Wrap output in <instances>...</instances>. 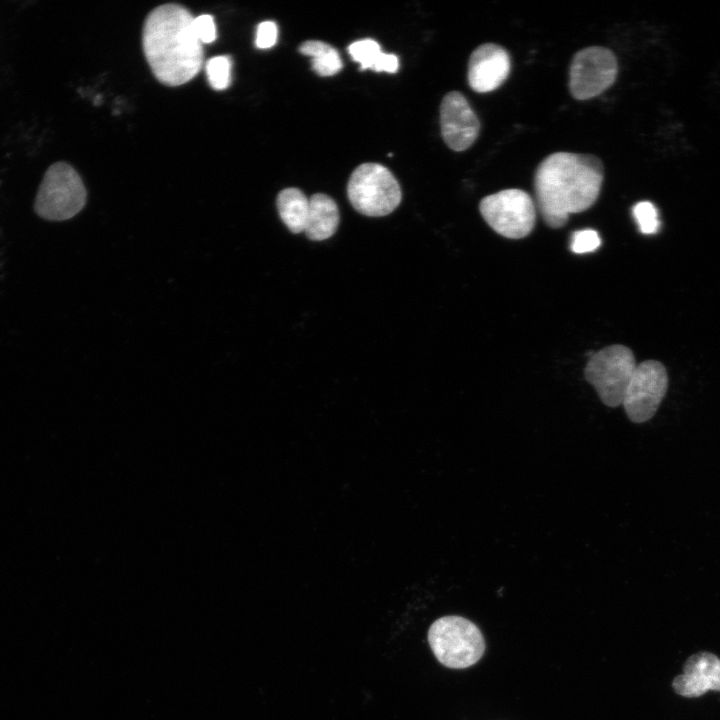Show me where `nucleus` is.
Segmentation results:
<instances>
[{
    "label": "nucleus",
    "instance_id": "obj_1",
    "mask_svg": "<svg viewBox=\"0 0 720 720\" xmlns=\"http://www.w3.org/2000/svg\"><path fill=\"white\" fill-rule=\"evenodd\" d=\"M603 178V163L595 155L555 152L544 158L535 171L534 190L545 223L561 228L570 214L593 206Z\"/></svg>",
    "mask_w": 720,
    "mask_h": 720
},
{
    "label": "nucleus",
    "instance_id": "obj_4",
    "mask_svg": "<svg viewBox=\"0 0 720 720\" xmlns=\"http://www.w3.org/2000/svg\"><path fill=\"white\" fill-rule=\"evenodd\" d=\"M347 195L355 210L371 217L390 214L402 198L397 179L388 168L378 163H364L353 171Z\"/></svg>",
    "mask_w": 720,
    "mask_h": 720
},
{
    "label": "nucleus",
    "instance_id": "obj_18",
    "mask_svg": "<svg viewBox=\"0 0 720 720\" xmlns=\"http://www.w3.org/2000/svg\"><path fill=\"white\" fill-rule=\"evenodd\" d=\"M632 211L641 233L654 234L658 231L660 221L653 203L649 201L638 202L634 205Z\"/></svg>",
    "mask_w": 720,
    "mask_h": 720
},
{
    "label": "nucleus",
    "instance_id": "obj_10",
    "mask_svg": "<svg viewBox=\"0 0 720 720\" xmlns=\"http://www.w3.org/2000/svg\"><path fill=\"white\" fill-rule=\"evenodd\" d=\"M441 133L446 145L454 151L468 149L477 139L480 122L463 94H446L440 106Z\"/></svg>",
    "mask_w": 720,
    "mask_h": 720
},
{
    "label": "nucleus",
    "instance_id": "obj_14",
    "mask_svg": "<svg viewBox=\"0 0 720 720\" xmlns=\"http://www.w3.org/2000/svg\"><path fill=\"white\" fill-rule=\"evenodd\" d=\"M277 209L281 220L292 233L304 232L309 210V199L298 188H286L277 196Z\"/></svg>",
    "mask_w": 720,
    "mask_h": 720
},
{
    "label": "nucleus",
    "instance_id": "obj_15",
    "mask_svg": "<svg viewBox=\"0 0 720 720\" xmlns=\"http://www.w3.org/2000/svg\"><path fill=\"white\" fill-rule=\"evenodd\" d=\"M298 50L301 54L311 57L312 69L319 76H333L343 68V62L338 51L323 41H305L299 46Z\"/></svg>",
    "mask_w": 720,
    "mask_h": 720
},
{
    "label": "nucleus",
    "instance_id": "obj_2",
    "mask_svg": "<svg viewBox=\"0 0 720 720\" xmlns=\"http://www.w3.org/2000/svg\"><path fill=\"white\" fill-rule=\"evenodd\" d=\"M193 20L185 7L164 4L152 10L144 22L143 51L154 76L165 85H182L201 68L203 49Z\"/></svg>",
    "mask_w": 720,
    "mask_h": 720
},
{
    "label": "nucleus",
    "instance_id": "obj_6",
    "mask_svg": "<svg viewBox=\"0 0 720 720\" xmlns=\"http://www.w3.org/2000/svg\"><path fill=\"white\" fill-rule=\"evenodd\" d=\"M635 368L632 350L616 344L594 352L585 366L584 376L603 404L617 407L622 405Z\"/></svg>",
    "mask_w": 720,
    "mask_h": 720
},
{
    "label": "nucleus",
    "instance_id": "obj_21",
    "mask_svg": "<svg viewBox=\"0 0 720 720\" xmlns=\"http://www.w3.org/2000/svg\"><path fill=\"white\" fill-rule=\"evenodd\" d=\"M277 37V25L273 21H264L257 27L255 44L259 49H268L275 45Z\"/></svg>",
    "mask_w": 720,
    "mask_h": 720
},
{
    "label": "nucleus",
    "instance_id": "obj_11",
    "mask_svg": "<svg viewBox=\"0 0 720 720\" xmlns=\"http://www.w3.org/2000/svg\"><path fill=\"white\" fill-rule=\"evenodd\" d=\"M511 68L508 52L495 43H484L470 55L468 83L478 93L491 92L507 79Z\"/></svg>",
    "mask_w": 720,
    "mask_h": 720
},
{
    "label": "nucleus",
    "instance_id": "obj_12",
    "mask_svg": "<svg viewBox=\"0 0 720 720\" xmlns=\"http://www.w3.org/2000/svg\"><path fill=\"white\" fill-rule=\"evenodd\" d=\"M672 688L685 698H698L708 691L720 692V658L708 651L690 655L682 673L674 677Z\"/></svg>",
    "mask_w": 720,
    "mask_h": 720
},
{
    "label": "nucleus",
    "instance_id": "obj_7",
    "mask_svg": "<svg viewBox=\"0 0 720 720\" xmlns=\"http://www.w3.org/2000/svg\"><path fill=\"white\" fill-rule=\"evenodd\" d=\"M479 211L496 233L509 239L526 237L535 225L534 201L521 189H505L482 198Z\"/></svg>",
    "mask_w": 720,
    "mask_h": 720
},
{
    "label": "nucleus",
    "instance_id": "obj_5",
    "mask_svg": "<svg viewBox=\"0 0 720 720\" xmlns=\"http://www.w3.org/2000/svg\"><path fill=\"white\" fill-rule=\"evenodd\" d=\"M86 203V189L75 169L65 162L52 164L40 183L34 209L51 221L75 216Z\"/></svg>",
    "mask_w": 720,
    "mask_h": 720
},
{
    "label": "nucleus",
    "instance_id": "obj_19",
    "mask_svg": "<svg viewBox=\"0 0 720 720\" xmlns=\"http://www.w3.org/2000/svg\"><path fill=\"white\" fill-rule=\"evenodd\" d=\"M601 245V238L592 229L575 231L572 235L570 249L577 254L595 251Z\"/></svg>",
    "mask_w": 720,
    "mask_h": 720
},
{
    "label": "nucleus",
    "instance_id": "obj_16",
    "mask_svg": "<svg viewBox=\"0 0 720 720\" xmlns=\"http://www.w3.org/2000/svg\"><path fill=\"white\" fill-rule=\"evenodd\" d=\"M351 58L360 64V69H374L381 54L380 45L373 39H361L348 47Z\"/></svg>",
    "mask_w": 720,
    "mask_h": 720
},
{
    "label": "nucleus",
    "instance_id": "obj_22",
    "mask_svg": "<svg viewBox=\"0 0 720 720\" xmlns=\"http://www.w3.org/2000/svg\"><path fill=\"white\" fill-rule=\"evenodd\" d=\"M398 69V57L394 54L383 52L373 70L376 72L395 73Z\"/></svg>",
    "mask_w": 720,
    "mask_h": 720
},
{
    "label": "nucleus",
    "instance_id": "obj_17",
    "mask_svg": "<svg viewBox=\"0 0 720 720\" xmlns=\"http://www.w3.org/2000/svg\"><path fill=\"white\" fill-rule=\"evenodd\" d=\"M232 62L228 56H216L206 63V74L210 86L215 90H224L231 83Z\"/></svg>",
    "mask_w": 720,
    "mask_h": 720
},
{
    "label": "nucleus",
    "instance_id": "obj_8",
    "mask_svg": "<svg viewBox=\"0 0 720 720\" xmlns=\"http://www.w3.org/2000/svg\"><path fill=\"white\" fill-rule=\"evenodd\" d=\"M617 72V59L612 50L602 46L586 47L572 58L569 90L577 100L594 98L613 85Z\"/></svg>",
    "mask_w": 720,
    "mask_h": 720
},
{
    "label": "nucleus",
    "instance_id": "obj_13",
    "mask_svg": "<svg viewBox=\"0 0 720 720\" xmlns=\"http://www.w3.org/2000/svg\"><path fill=\"white\" fill-rule=\"evenodd\" d=\"M339 219V210L335 201L326 194H314L309 199L304 232L314 241L328 239L336 232Z\"/></svg>",
    "mask_w": 720,
    "mask_h": 720
},
{
    "label": "nucleus",
    "instance_id": "obj_20",
    "mask_svg": "<svg viewBox=\"0 0 720 720\" xmlns=\"http://www.w3.org/2000/svg\"><path fill=\"white\" fill-rule=\"evenodd\" d=\"M195 34L201 43H212L216 37V25L211 15L203 14L193 20Z\"/></svg>",
    "mask_w": 720,
    "mask_h": 720
},
{
    "label": "nucleus",
    "instance_id": "obj_3",
    "mask_svg": "<svg viewBox=\"0 0 720 720\" xmlns=\"http://www.w3.org/2000/svg\"><path fill=\"white\" fill-rule=\"evenodd\" d=\"M428 641L438 661L454 669L475 664L485 650L480 629L461 616L437 619L429 628Z\"/></svg>",
    "mask_w": 720,
    "mask_h": 720
},
{
    "label": "nucleus",
    "instance_id": "obj_9",
    "mask_svg": "<svg viewBox=\"0 0 720 720\" xmlns=\"http://www.w3.org/2000/svg\"><path fill=\"white\" fill-rule=\"evenodd\" d=\"M668 389V374L656 360L636 365L626 389L622 405L630 421L643 423L657 412Z\"/></svg>",
    "mask_w": 720,
    "mask_h": 720
}]
</instances>
